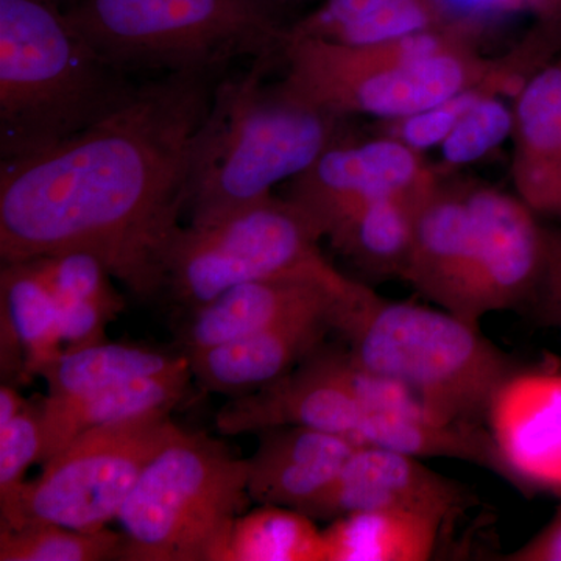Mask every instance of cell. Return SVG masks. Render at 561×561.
Returning a JSON list of instances; mask_svg holds the SVG:
<instances>
[{
    "mask_svg": "<svg viewBox=\"0 0 561 561\" xmlns=\"http://www.w3.org/2000/svg\"><path fill=\"white\" fill-rule=\"evenodd\" d=\"M214 72H172L49 149L2 161L0 260L87 251L139 295L162 290Z\"/></svg>",
    "mask_w": 561,
    "mask_h": 561,
    "instance_id": "obj_1",
    "label": "cell"
},
{
    "mask_svg": "<svg viewBox=\"0 0 561 561\" xmlns=\"http://www.w3.org/2000/svg\"><path fill=\"white\" fill-rule=\"evenodd\" d=\"M273 58L217 84L192 146L186 181L191 224H203L272 195L343 139L339 114L316 105L286 81L264 83Z\"/></svg>",
    "mask_w": 561,
    "mask_h": 561,
    "instance_id": "obj_2",
    "label": "cell"
},
{
    "mask_svg": "<svg viewBox=\"0 0 561 561\" xmlns=\"http://www.w3.org/2000/svg\"><path fill=\"white\" fill-rule=\"evenodd\" d=\"M334 332L359 367L400 382L463 426L485 427L523 370L478 324L446 309L387 300L362 283L339 306Z\"/></svg>",
    "mask_w": 561,
    "mask_h": 561,
    "instance_id": "obj_3",
    "label": "cell"
},
{
    "mask_svg": "<svg viewBox=\"0 0 561 561\" xmlns=\"http://www.w3.org/2000/svg\"><path fill=\"white\" fill-rule=\"evenodd\" d=\"M135 91L69 14L46 0H0L2 161L83 131Z\"/></svg>",
    "mask_w": 561,
    "mask_h": 561,
    "instance_id": "obj_4",
    "label": "cell"
},
{
    "mask_svg": "<svg viewBox=\"0 0 561 561\" xmlns=\"http://www.w3.org/2000/svg\"><path fill=\"white\" fill-rule=\"evenodd\" d=\"M482 28L454 21L373 46L294 36L283 55L291 90L339 116L400 119L483 83L502 91L504 65L474 51Z\"/></svg>",
    "mask_w": 561,
    "mask_h": 561,
    "instance_id": "obj_5",
    "label": "cell"
},
{
    "mask_svg": "<svg viewBox=\"0 0 561 561\" xmlns=\"http://www.w3.org/2000/svg\"><path fill=\"white\" fill-rule=\"evenodd\" d=\"M251 502L247 459L181 430L140 472L117 522L124 561H220Z\"/></svg>",
    "mask_w": 561,
    "mask_h": 561,
    "instance_id": "obj_6",
    "label": "cell"
},
{
    "mask_svg": "<svg viewBox=\"0 0 561 561\" xmlns=\"http://www.w3.org/2000/svg\"><path fill=\"white\" fill-rule=\"evenodd\" d=\"M69 18L122 70L216 72L236 57H275L287 36L262 0H80Z\"/></svg>",
    "mask_w": 561,
    "mask_h": 561,
    "instance_id": "obj_7",
    "label": "cell"
},
{
    "mask_svg": "<svg viewBox=\"0 0 561 561\" xmlns=\"http://www.w3.org/2000/svg\"><path fill=\"white\" fill-rule=\"evenodd\" d=\"M323 232L289 198L275 195L203 224L180 227L164 257L162 290L184 311L249 280L332 273Z\"/></svg>",
    "mask_w": 561,
    "mask_h": 561,
    "instance_id": "obj_8",
    "label": "cell"
},
{
    "mask_svg": "<svg viewBox=\"0 0 561 561\" xmlns=\"http://www.w3.org/2000/svg\"><path fill=\"white\" fill-rule=\"evenodd\" d=\"M180 432L171 413L81 432L44 463L38 478L0 500L2 529L35 524L106 529L119 516L144 468Z\"/></svg>",
    "mask_w": 561,
    "mask_h": 561,
    "instance_id": "obj_9",
    "label": "cell"
},
{
    "mask_svg": "<svg viewBox=\"0 0 561 561\" xmlns=\"http://www.w3.org/2000/svg\"><path fill=\"white\" fill-rule=\"evenodd\" d=\"M472 234L446 311L472 324L534 305L545 273L548 227L518 197L470 186Z\"/></svg>",
    "mask_w": 561,
    "mask_h": 561,
    "instance_id": "obj_10",
    "label": "cell"
},
{
    "mask_svg": "<svg viewBox=\"0 0 561 561\" xmlns=\"http://www.w3.org/2000/svg\"><path fill=\"white\" fill-rule=\"evenodd\" d=\"M442 180V171L401 140L386 135L364 142L342 139L291 180L287 198L305 209L328 238L367 203L390 195L427 194Z\"/></svg>",
    "mask_w": 561,
    "mask_h": 561,
    "instance_id": "obj_11",
    "label": "cell"
},
{
    "mask_svg": "<svg viewBox=\"0 0 561 561\" xmlns=\"http://www.w3.org/2000/svg\"><path fill=\"white\" fill-rule=\"evenodd\" d=\"M368 411L343 379L334 348L324 343L294 370L261 389L231 397L216 416L220 434H260L305 426L345 435L359 445Z\"/></svg>",
    "mask_w": 561,
    "mask_h": 561,
    "instance_id": "obj_12",
    "label": "cell"
},
{
    "mask_svg": "<svg viewBox=\"0 0 561 561\" xmlns=\"http://www.w3.org/2000/svg\"><path fill=\"white\" fill-rule=\"evenodd\" d=\"M468 507V490L431 470L419 457L378 446H357L311 518L334 522L356 512L402 511L446 523Z\"/></svg>",
    "mask_w": 561,
    "mask_h": 561,
    "instance_id": "obj_13",
    "label": "cell"
},
{
    "mask_svg": "<svg viewBox=\"0 0 561 561\" xmlns=\"http://www.w3.org/2000/svg\"><path fill=\"white\" fill-rule=\"evenodd\" d=\"M359 280L343 273H302L249 280L231 287L201 308L186 311L181 324L183 353L236 341L324 309L335 308Z\"/></svg>",
    "mask_w": 561,
    "mask_h": 561,
    "instance_id": "obj_14",
    "label": "cell"
},
{
    "mask_svg": "<svg viewBox=\"0 0 561 561\" xmlns=\"http://www.w3.org/2000/svg\"><path fill=\"white\" fill-rule=\"evenodd\" d=\"M357 446L345 435L313 427L260 432V446L247 459L251 501L294 508L311 518Z\"/></svg>",
    "mask_w": 561,
    "mask_h": 561,
    "instance_id": "obj_15",
    "label": "cell"
},
{
    "mask_svg": "<svg viewBox=\"0 0 561 561\" xmlns=\"http://www.w3.org/2000/svg\"><path fill=\"white\" fill-rule=\"evenodd\" d=\"M341 302L236 341L187 351L184 354L190 359L192 376L202 389L230 398L261 389L283 378L324 345L328 334L334 332Z\"/></svg>",
    "mask_w": 561,
    "mask_h": 561,
    "instance_id": "obj_16",
    "label": "cell"
},
{
    "mask_svg": "<svg viewBox=\"0 0 561 561\" xmlns=\"http://www.w3.org/2000/svg\"><path fill=\"white\" fill-rule=\"evenodd\" d=\"M513 114L515 194L561 225V51L523 84Z\"/></svg>",
    "mask_w": 561,
    "mask_h": 561,
    "instance_id": "obj_17",
    "label": "cell"
},
{
    "mask_svg": "<svg viewBox=\"0 0 561 561\" xmlns=\"http://www.w3.org/2000/svg\"><path fill=\"white\" fill-rule=\"evenodd\" d=\"M190 359L172 370L144 376L73 400L44 398L43 449L39 465L61 451L72 438L91 427L171 413L186 394L191 379Z\"/></svg>",
    "mask_w": 561,
    "mask_h": 561,
    "instance_id": "obj_18",
    "label": "cell"
},
{
    "mask_svg": "<svg viewBox=\"0 0 561 561\" xmlns=\"http://www.w3.org/2000/svg\"><path fill=\"white\" fill-rule=\"evenodd\" d=\"M471 234L470 186L442 181L421 205L411 260L401 279L427 301L448 308Z\"/></svg>",
    "mask_w": 561,
    "mask_h": 561,
    "instance_id": "obj_19",
    "label": "cell"
},
{
    "mask_svg": "<svg viewBox=\"0 0 561 561\" xmlns=\"http://www.w3.org/2000/svg\"><path fill=\"white\" fill-rule=\"evenodd\" d=\"M454 22L438 0H324L290 35L373 46Z\"/></svg>",
    "mask_w": 561,
    "mask_h": 561,
    "instance_id": "obj_20",
    "label": "cell"
},
{
    "mask_svg": "<svg viewBox=\"0 0 561 561\" xmlns=\"http://www.w3.org/2000/svg\"><path fill=\"white\" fill-rule=\"evenodd\" d=\"M431 192L390 195L367 203L328 239L365 275L401 279L411 260L419 210Z\"/></svg>",
    "mask_w": 561,
    "mask_h": 561,
    "instance_id": "obj_21",
    "label": "cell"
},
{
    "mask_svg": "<svg viewBox=\"0 0 561 561\" xmlns=\"http://www.w3.org/2000/svg\"><path fill=\"white\" fill-rule=\"evenodd\" d=\"M445 523L421 513H350L323 530L327 561H424L437 549Z\"/></svg>",
    "mask_w": 561,
    "mask_h": 561,
    "instance_id": "obj_22",
    "label": "cell"
},
{
    "mask_svg": "<svg viewBox=\"0 0 561 561\" xmlns=\"http://www.w3.org/2000/svg\"><path fill=\"white\" fill-rule=\"evenodd\" d=\"M186 359L184 353L106 341L62 351L41 370L39 376L47 382V397L73 400L130 379L172 370Z\"/></svg>",
    "mask_w": 561,
    "mask_h": 561,
    "instance_id": "obj_23",
    "label": "cell"
},
{
    "mask_svg": "<svg viewBox=\"0 0 561 561\" xmlns=\"http://www.w3.org/2000/svg\"><path fill=\"white\" fill-rule=\"evenodd\" d=\"M0 316L16 332L25 354L27 379L65 351L57 298L31 262H9L0 272Z\"/></svg>",
    "mask_w": 561,
    "mask_h": 561,
    "instance_id": "obj_24",
    "label": "cell"
},
{
    "mask_svg": "<svg viewBox=\"0 0 561 561\" xmlns=\"http://www.w3.org/2000/svg\"><path fill=\"white\" fill-rule=\"evenodd\" d=\"M220 561H327L323 530L305 513L261 505L232 524Z\"/></svg>",
    "mask_w": 561,
    "mask_h": 561,
    "instance_id": "obj_25",
    "label": "cell"
},
{
    "mask_svg": "<svg viewBox=\"0 0 561 561\" xmlns=\"http://www.w3.org/2000/svg\"><path fill=\"white\" fill-rule=\"evenodd\" d=\"M124 535L102 529L83 531L35 524L0 531L2 561H101L117 560Z\"/></svg>",
    "mask_w": 561,
    "mask_h": 561,
    "instance_id": "obj_26",
    "label": "cell"
},
{
    "mask_svg": "<svg viewBox=\"0 0 561 561\" xmlns=\"http://www.w3.org/2000/svg\"><path fill=\"white\" fill-rule=\"evenodd\" d=\"M57 300L90 301L119 316L124 298L114 289L106 265L87 251H60L28 260Z\"/></svg>",
    "mask_w": 561,
    "mask_h": 561,
    "instance_id": "obj_27",
    "label": "cell"
},
{
    "mask_svg": "<svg viewBox=\"0 0 561 561\" xmlns=\"http://www.w3.org/2000/svg\"><path fill=\"white\" fill-rule=\"evenodd\" d=\"M513 125V106L502 101L497 92H483L442 144L443 168L456 169L482 160L511 138Z\"/></svg>",
    "mask_w": 561,
    "mask_h": 561,
    "instance_id": "obj_28",
    "label": "cell"
},
{
    "mask_svg": "<svg viewBox=\"0 0 561 561\" xmlns=\"http://www.w3.org/2000/svg\"><path fill=\"white\" fill-rule=\"evenodd\" d=\"M486 91L501 94L496 84H479L419 113L409 114L400 119L386 121L382 135L401 140L402 144L421 153L432 147H440L451 135L460 117Z\"/></svg>",
    "mask_w": 561,
    "mask_h": 561,
    "instance_id": "obj_29",
    "label": "cell"
},
{
    "mask_svg": "<svg viewBox=\"0 0 561 561\" xmlns=\"http://www.w3.org/2000/svg\"><path fill=\"white\" fill-rule=\"evenodd\" d=\"M43 449V404L27 402L20 415L0 426V500L24 481Z\"/></svg>",
    "mask_w": 561,
    "mask_h": 561,
    "instance_id": "obj_30",
    "label": "cell"
},
{
    "mask_svg": "<svg viewBox=\"0 0 561 561\" xmlns=\"http://www.w3.org/2000/svg\"><path fill=\"white\" fill-rule=\"evenodd\" d=\"M453 21L485 27L512 14L530 13L537 21L559 20L561 0H438Z\"/></svg>",
    "mask_w": 561,
    "mask_h": 561,
    "instance_id": "obj_31",
    "label": "cell"
},
{
    "mask_svg": "<svg viewBox=\"0 0 561 561\" xmlns=\"http://www.w3.org/2000/svg\"><path fill=\"white\" fill-rule=\"evenodd\" d=\"M65 350L106 342V327L116 319L108 309L90 301L57 300Z\"/></svg>",
    "mask_w": 561,
    "mask_h": 561,
    "instance_id": "obj_32",
    "label": "cell"
},
{
    "mask_svg": "<svg viewBox=\"0 0 561 561\" xmlns=\"http://www.w3.org/2000/svg\"><path fill=\"white\" fill-rule=\"evenodd\" d=\"M507 561H561V511L522 548L502 557Z\"/></svg>",
    "mask_w": 561,
    "mask_h": 561,
    "instance_id": "obj_33",
    "label": "cell"
},
{
    "mask_svg": "<svg viewBox=\"0 0 561 561\" xmlns=\"http://www.w3.org/2000/svg\"><path fill=\"white\" fill-rule=\"evenodd\" d=\"M541 305H561V225L559 228L548 227L545 273L531 306Z\"/></svg>",
    "mask_w": 561,
    "mask_h": 561,
    "instance_id": "obj_34",
    "label": "cell"
},
{
    "mask_svg": "<svg viewBox=\"0 0 561 561\" xmlns=\"http://www.w3.org/2000/svg\"><path fill=\"white\" fill-rule=\"evenodd\" d=\"M27 402L11 383L3 382L0 387V426H5L14 416L20 415Z\"/></svg>",
    "mask_w": 561,
    "mask_h": 561,
    "instance_id": "obj_35",
    "label": "cell"
},
{
    "mask_svg": "<svg viewBox=\"0 0 561 561\" xmlns=\"http://www.w3.org/2000/svg\"><path fill=\"white\" fill-rule=\"evenodd\" d=\"M538 319L548 327L556 328L561 337V305H541L535 308Z\"/></svg>",
    "mask_w": 561,
    "mask_h": 561,
    "instance_id": "obj_36",
    "label": "cell"
}]
</instances>
